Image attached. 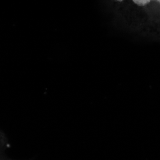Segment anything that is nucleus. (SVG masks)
Masks as SVG:
<instances>
[{
    "instance_id": "nucleus-1",
    "label": "nucleus",
    "mask_w": 160,
    "mask_h": 160,
    "mask_svg": "<svg viewBox=\"0 0 160 160\" xmlns=\"http://www.w3.org/2000/svg\"><path fill=\"white\" fill-rule=\"evenodd\" d=\"M158 4H159V5L160 6V1H158Z\"/></svg>"
}]
</instances>
